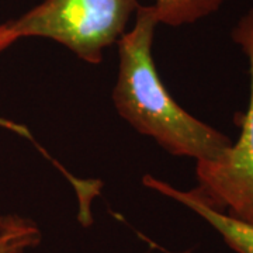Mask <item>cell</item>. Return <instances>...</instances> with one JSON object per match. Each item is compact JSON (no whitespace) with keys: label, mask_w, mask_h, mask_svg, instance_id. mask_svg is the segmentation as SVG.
Returning <instances> with one entry per match:
<instances>
[{"label":"cell","mask_w":253,"mask_h":253,"mask_svg":"<svg viewBox=\"0 0 253 253\" xmlns=\"http://www.w3.org/2000/svg\"><path fill=\"white\" fill-rule=\"evenodd\" d=\"M16 41H18V37L10 28L9 23L0 24V52L4 51L6 48H9L10 45H13Z\"/></svg>","instance_id":"cell-6"},{"label":"cell","mask_w":253,"mask_h":253,"mask_svg":"<svg viewBox=\"0 0 253 253\" xmlns=\"http://www.w3.org/2000/svg\"><path fill=\"white\" fill-rule=\"evenodd\" d=\"M231 38L246 56L251 76L241 134L217 159L196 162L197 186L186 193L207 207L253 225V7L236 21Z\"/></svg>","instance_id":"cell-3"},{"label":"cell","mask_w":253,"mask_h":253,"mask_svg":"<svg viewBox=\"0 0 253 253\" xmlns=\"http://www.w3.org/2000/svg\"><path fill=\"white\" fill-rule=\"evenodd\" d=\"M158 24L154 6H139L132 28L118 40L114 106L138 132L154 138L173 156L214 161L232 141L180 107L165 87L152 56Z\"/></svg>","instance_id":"cell-1"},{"label":"cell","mask_w":253,"mask_h":253,"mask_svg":"<svg viewBox=\"0 0 253 253\" xmlns=\"http://www.w3.org/2000/svg\"><path fill=\"white\" fill-rule=\"evenodd\" d=\"M139 6L138 0H44L7 23L18 40L48 38L97 65L104 49L126 34Z\"/></svg>","instance_id":"cell-2"},{"label":"cell","mask_w":253,"mask_h":253,"mask_svg":"<svg viewBox=\"0 0 253 253\" xmlns=\"http://www.w3.org/2000/svg\"><path fill=\"white\" fill-rule=\"evenodd\" d=\"M144 184L191 210L196 215L204 219L235 253H253V225L207 207L199 200L189 196L186 190L176 189L169 183L152 176H145Z\"/></svg>","instance_id":"cell-4"},{"label":"cell","mask_w":253,"mask_h":253,"mask_svg":"<svg viewBox=\"0 0 253 253\" xmlns=\"http://www.w3.org/2000/svg\"><path fill=\"white\" fill-rule=\"evenodd\" d=\"M226 0H155L152 4L159 24L181 27L210 17Z\"/></svg>","instance_id":"cell-5"}]
</instances>
